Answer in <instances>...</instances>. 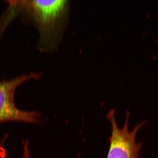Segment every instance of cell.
<instances>
[{
  "mask_svg": "<svg viewBox=\"0 0 158 158\" xmlns=\"http://www.w3.org/2000/svg\"><path fill=\"white\" fill-rule=\"evenodd\" d=\"M64 0L11 1L15 11H22L32 20L39 32V45L43 49L56 48L65 30L69 3Z\"/></svg>",
  "mask_w": 158,
  "mask_h": 158,
  "instance_id": "1",
  "label": "cell"
},
{
  "mask_svg": "<svg viewBox=\"0 0 158 158\" xmlns=\"http://www.w3.org/2000/svg\"><path fill=\"white\" fill-rule=\"evenodd\" d=\"M116 115V110L112 109L107 116L111 128L110 146L107 158H139L141 144L136 141L137 136L146 122L138 123L131 129L129 127L130 113L127 111L124 125L119 127Z\"/></svg>",
  "mask_w": 158,
  "mask_h": 158,
  "instance_id": "2",
  "label": "cell"
},
{
  "mask_svg": "<svg viewBox=\"0 0 158 158\" xmlns=\"http://www.w3.org/2000/svg\"><path fill=\"white\" fill-rule=\"evenodd\" d=\"M35 77L36 74L31 73L0 82V123L7 122L36 123L40 121V113L20 110L15 102L17 88L23 83Z\"/></svg>",
  "mask_w": 158,
  "mask_h": 158,
  "instance_id": "3",
  "label": "cell"
},
{
  "mask_svg": "<svg viewBox=\"0 0 158 158\" xmlns=\"http://www.w3.org/2000/svg\"><path fill=\"white\" fill-rule=\"evenodd\" d=\"M4 142H5V140L0 142V158H7L6 149L4 148ZM23 158H31L29 148V141L28 140L23 141Z\"/></svg>",
  "mask_w": 158,
  "mask_h": 158,
  "instance_id": "4",
  "label": "cell"
},
{
  "mask_svg": "<svg viewBox=\"0 0 158 158\" xmlns=\"http://www.w3.org/2000/svg\"><path fill=\"white\" fill-rule=\"evenodd\" d=\"M157 158H158V157Z\"/></svg>",
  "mask_w": 158,
  "mask_h": 158,
  "instance_id": "5",
  "label": "cell"
}]
</instances>
